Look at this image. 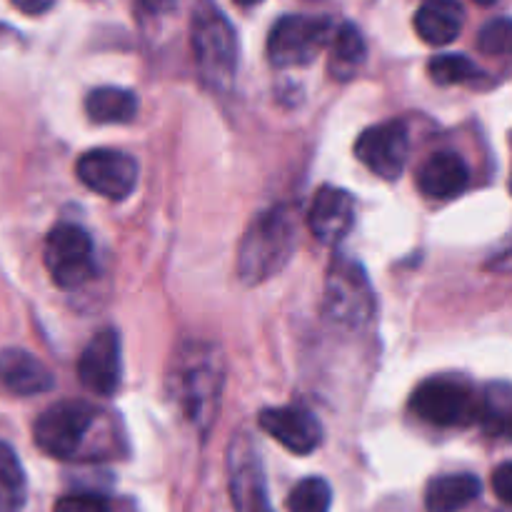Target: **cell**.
I'll return each mask as SVG.
<instances>
[{
  "label": "cell",
  "instance_id": "obj_12",
  "mask_svg": "<svg viewBox=\"0 0 512 512\" xmlns=\"http://www.w3.org/2000/svg\"><path fill=\"white\" fill-rule=\"evenodd\" d=\"M228 473L235 512H273L268 503V490H265L258 453L253 448V440L245 433L230 440Z\"/></svg>",
  "mask_w": 512,
  "mask_h": 512
},
{
  "label": "cell",
  "instance_id": "obj_15",
  "mask_svg": "<svg viewBox=\"0 0 512 512\" xmlns=\"http://www.w3.org/2000/svg\"><path fill=\"white\" fill-rule=\"evenodd\" d=\"M0 385L13 395H40L53 390V373L43 360L20 348L0 350Z\"/></svg>",
  "mask_w": 512,
  "mask_h": 512
},
{
  "label": "cell",
  "instance_id": "obj_21",
  "mask_svg": "<svg viewBox=\"0 0 512 512\" xmlns=\"http://www.w3.org/2000/svg\"><path fill=\"white\" fill-rule=\"evenodd\" d=\"M490 438L512 440V385L493 383L480 393V418Z\"/></svg>",
  "mask_w": 512,
  "mask_h": 512
},
{
  "label": "cell",
  "instance_id": "obj_28",
  "mask_svg": "<svg viewBox=\"0 0 512 512\" xmlns=\"http://www.w3.org/2000/svg\"><path fill=\"white\" fill-rule=\"evenodd\" d=\"M10 3H13L20 13L40 15V13H45V10L53 8L55 0H10Z\"/></svg>",
  "mask_w": 512,
  "mask_h": 512
},
{
  "label": "cell",
  "instance_id": "obj_29",
  "mask_svg": "<svg viewBox=\"0 0 512 512\" xmlns=\"http://www.w3.org/2000/svg\"><path fill=\"white\" fill-rule=\"evenodd\" d=\"M140 10L150 15H163L170 13L175 8V0H138Z\"/></svg>",
  "mask_w": 512,
  "mask_h": 512
},
{
  "label": "cell",
  "instance_id": "obj_6",
  "mask_svg": "<svg viewBox=\"0 0 512 512\" xmlns=\"http://www.w3.org/2000/svg\"><path fill=\"white\" fill-rule=\"evenodd\" d=\"M333 35L335 28L328 18L283 15L268 35V58L275 68H303L318 58Z\"/></svg>",
  "mask_w": 512,
  "mask_h": 512
},
{
  "label": "cell",
  "instance_id": "obj_18",
  "mask_svg": "<svg viewBox=\"0 0 512 512\" xmlns=\"http://www.w3.org/2000/svg\"><path fill=\"white\" fill-rule=\"evenodd\" d=\"M483 493V483L470 473L440 475L425 488V508L428 512H460Z\"/></svg>",
  "mask_w": 512,
  "mask_h": 512
},
{
  "label": "cell",
  "instance_id": "obj_19",
  "mask_svg": "<svg viewBox=\"0 0 512 512\" xmlns=\"http://www.w3.org/2000/svg\"><path fill=\"white\" fill-rule=\"evenodd\" d=\"M138 95L118 85H103L90 90L85 98V113L98 125H123L138 115Z\"/></svg>",
  "mask_w": 512,
  "mask_h": 512
},
{
  "label": "cell",
  "instance_id": "obj_22",
  "mask_svg": "<svg viewBox=\"0 0 512 512\" xmlns=\"http://www.w3.org/2000/svg\"><path fill=\"white\" fill-rule=\"evenodd\" d=\"M28 498L23 465L8 443H0V512H20Z\"/></svg>",
  "mask_w": 512,
  "mask_h": 512
},
{
  "label": "cell",
  "instance_id": "obj_14",
  "mask_svg": "<svg viewBox=\"0 0 512 512\" xmlns=\"http://www.w3.org/2000/svg\"><path fill=\"white\" fill-rule=\"evenodd\" d=\"M355 223V200L348 190L323 185L313 195L308 210V228L320 243L338 245L350 233Z\"/></svg>",
  "mask_w": 512,
  "mask_h": 512
},
{
  "label": "cell",
  "instance_id": "obj_10",
  "mask_svg": "<svg viewBox=\"0 0 512 512\" xmlns=\"http://www.w3.org/2000/svg\"><path fill=\"white\" fill-rule=\"evenodd\" d=\"M80 183L108 200H125L138 185V163L128 153L110 148L88 150L75 163Z\"/></svg>",
  "mask_w": 512,
  "mask_h": 512
},
{
  "label": "cell",
  "instance_id": "obj_13",
  "mask_svg": "<svg viewBox=\"0 0 512 512\" xmlns=\"http://www.w3.org/2000/svg\"><path fill=\"white\" fill-rule=\"evenodd\" d=\"M260 428L295 455H310L323 443V425L303 405L265 408L258 418Z\"/></svg>",
  "mask_w": 512,
  "mask_h": 512
},
{
  "label": "cell",
  "instance_id": "obj_23",
  "mask_svg": "<svg viewBox=\"0 0 512 512\" xmlns=\"http://www.w3.org/2000/svg\"><path fill=\"white\" fill-rule=\"evenodd\" d=\"M428 75L433 78V83L438 85H463L480 78V68L468 58V55L445 53L435 55V58L430 60Z\"/></svg>",
  "mask_w": 512,
  "mask_h": 512
},
{
  "label": "cell",
  "instance_id": "obj_5",
  "mask_svg": "<svg viewBox=\"0 0 512 512\" xmlns=\"http://www.w3.org/2000/svg\"><path fill=\"white\" fill-rule=\"evenodd\" d=\"M410 410L435 428H465L478 423L480 395L468 380L435 375L415 388Z\"/></svg>",
  "mask_w": 512,
  "mask_h": 512
},
{
  "label": "cell",
  "instance_id": "obj_16",
  "mask_svg": "<svg viewBox=\"0 0 512 512\" xmlns=\"http://www.w3.org/2000/svg\"><path fill=\"white\" fill-rule=\"evenodd\" d=\"M470 185V168L460 155L435 153L418 173V188L430 200L458 198Z\"/></svg>",
  "mask_w": 512,
  "mask_h": 512
},
{
  "label": "cell",
  "instance_id": "obj_1",
  "mask_svg": "<svg viewBox=\"0 0 512 512\" xmlns=\"http://www.w3.org/2000/svg\"><path fill=\"white\" fill-rule=\"evenodd\" d=\"M223 355L215 345L188 343L175 353L168 370V390L185 418L200 430H208L223 398Z\"/></svg>",
  "mask_w": 512,
  "mask_h": 512
},
{
  "label": "cell",
  "instance_id": "obj_27",
  "mask_svg": "<svg viewBox=\"0 0 512 512\" xmlns=\"http://www.w3.org/2000/svg\"><path fill=\"white\" fill-rule=\"evenodd\" d=\"M493 493L512 508V463H503L493 473Z\"/></svg>",
  "mask_w": 512,
  "mask_h": 512
},
{
  "label": "cell",
  "instance_id": "obj_26",
  "mask_svg": "<svg viewBox=\"0 0 512 512\" xmlns=\"http://www.w3.org/2000/svg\"><path fill=\"white\" fill-rule=\"evenodd\" d=\"M55 512H110V503L103 495L73 493L55 503Z\"/></svg>",
  "mask_w": 512,
  "mask_h": 512
},
{
  "label": "cell",
  "instance_id": "obj_24",
  "mask_svg": "<svg viewBox=\"0 0 512 512\" xmlns=\"http://www.w3.org/2000/svg\"><path fill=\"white\" fill-rule=\"evenodd\" d=\"M333 490L328 480L305 478L288 495V512H330Z\"/></svg>",
  "mask_w": 512,
  "mask_h": 512
},
{
  "label": "cell",
  "instance_id": "obj_9",
  "mask_svg": "<svg viewBox=\"0 0 512 512\" xmlns=\"http://www.w3.org/2000/svg\"><path fill=\"white\" fill-rule=\"evenodd\" d=\"M408 153L410 138L408 125L403 120L373 125V128L363 130L355 143V158L383 180H398L403 175L405 165H408Z\"/></svg>",
  "mask_w": 512,
  "mask_h": 512
},
{
  "label": "cell",
  "instance_id": "obj_4",
  "mask_svg": "<svg viewBox=\"0 0 512 512\" xmlns=\"http://www.w3.org/2000/svg\"><path fill=\"white\" fill-rule=\"evenodd\" d=\"M378 300L363 265L345 255H335L325 275L323 313L330 323L360 330L373 320Z\"/></svg>",
  "mask_w": 512,
  "mask_h": 512
},
{
  "label": "cell",
  "instance_id": "obj_30",
  "mask_svg": "<svg viewBox=\"0 0 512 512\" xmlns=\"http://www.w3.org/2000/svg\"><path fill=\"white\" fill-rule=\"evenodd\" d=\"M235 3H240V5H258V3H263V0H235Z\"/></svg>",
  "mask_w": 512,
  "mask_h": 512
},
{
  "label": "cell",
  "instance_id": "obj_2",
  "mask_svg": "<svg viewBox=\"0 0 512 512\" xmlns=\"http://www.w3.org/2000/svg\"><path fill=\"white\" fill-rule=\"evenodd\" d=\"M298 245V215L290 205H275L255 215L238 245V278L260 285L290 263Z\"/></svg>",
  "mask_w": 512,
  "mask_h": 512
},
{
  "label": "cell",
  "instance_id": "obj_17",
  "mask_svg": "<svg viewBox=\"0 0 512 512\" xmlns=\"http://www.w3.org/2000/svg\"><path fill=\"white\" fill-rule=\"evenodd\" d=\"M463 8L458 0H425L423 8L415 13V30L428 45H448L463 30Z\"/></svg>",
  "mask_w": 512,
  "mask_h": 512
},
{
  "label": "cell",
  "instance_id": "obj_8",
  "mask_svg": "<svg viewBox=\"0 0 512 512\" xmlns=\"http://www.w3.org/2000/svg\"><path fill=\"white\" fill-rule=\"evenodd\" d=\"M45 268L58 288H83L95 275L90 235L73 223L55 225L45 238Z\"/></svg>",
  "mask_w": 512,
  "mask_h": 512
},
{
  "label": "cell",
  "instance_id": "obj_20",
  "mask_svg": "<svg viewBox=\"0 0 512 512\" xmlns=\"http://www.w3.org/2000/svg\"><path fill=\"white\" fill-rule=\"evenodd\" d=\"M368 45H365L363 33L353 23H343L335 28L333 40H330V75L338 80H348L358 73L360 65L365 63Z\"/></svg>",
  "mask_w": 512,
  "mask_h": 512
},
{
  "label": "cell",
  "instance_id": "obj_7",
  "mask_svg": "<svg viewBox=\"0 0 512 512\" xmlns=\"http://www.w3.org/2000/svg\"><path fill=\"white\" fill-rule=\"evenodd\" d=\"M95 410L83 400H60L38 415L33 425L35 445L58 460L75 458L95 423Z\"/></svg>",
  "mask_w": 512,
  "mask_h": 512
},
{
  "label": "cell",
  "instance_id": "obj_11",
  "mask_svg": "<svg viewBox=\"0 0 512 512\" xmlns=\"http://www.w3.org/2000/svg\"><path fill=\"white\" fill-rule=\"evenodd\" d=\"M78 380L88 393L113 398L123 380V348L120 335L105 328L90 338L78 360Z\"/></svg>",
  "mask_w": 512,
  "mask_h": 512
},
{
  "label": "cell",
  "instance_id": "obj_3",
  "mask_svg": "<svg viewBox=\"0 0 512 512\" xmlns=\"http://www.w3.org/2000/svg\"><path fill=\"white\" fill-rule=\"evenodd\" d=\"M190 45L203 83L215 93H228L238 73V35L213 0H200L195 5Z\"/></svg>",
  "mask_w": 512,
  "mask_h": 512
},
{
  "label": "cell",
  "instance_id": "obj_31",
  "mask_svg": "<svg viewBox=\"0 0 512 512\" xmlns=\"http://www.w3.org/2000/svg\"><path fill=\"white\" fill-rule=\"evenodd\" d=\"M473 3H478V5H495V3H498V0H473Z\"/></svg>",
  "mask_w": 512,
  "mask_h": 512
},
{
  "label": "cell",
  "instance_id": "obj_25",
  "mask_svg": "<svg viewBox=\"0 0 512 512\" xmlns=\"http://www.w3.org/2000/svg\"><path fill=\"white\" fill-rule=\"evenodd\" d=\"M478 48L485 55H512V18H495L483 25Z\"/></svg>",
  "mask_w": 512,
  "mask_h": 512
}]
</instances>
